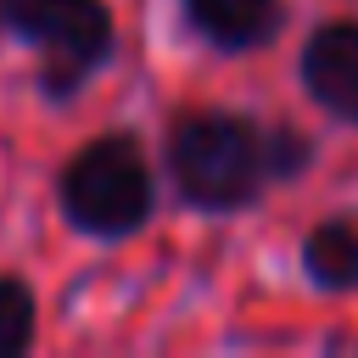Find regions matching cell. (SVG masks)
I'll use <instances>...</instances> for the list:
<instances>
[{"label": "cell", "instance_id": "277c9868", "mask_svg": "<svg viewBox=\"0 0 358 358\" xmlns=\"http://www.w3.org/2000/svg\"><path fill=\"white\" fill-rule=\"evenodd\" d=\"M302 84L324 112L358 123V22H324L302 45Z\"/></svg>", "mask_w": 358, "mask_h": 358}, {"label": "cell", "instance_id": "5b68a950", "mask_svg": "<svg viewBox=\"0 0 358 358\" xmlns=\"http://www.w3.org/2000/svg\"><path fill=\"white\" fill-rule=\"evenodd\" d=\"M185 11L224 50H252L280 28V0H185Z\"/></svg>", "mask_w": 358, "mask_h": 358}, {"label": "cell", "instance_id": "52a82bcc", "mask_svg": "<svg viewBox=\"0 0 358 358\" xmlns=\"http://www.w3.org/2000/svg\"><path fill=\"white\" fill-rule=\"evenodd\" d=\"M34 341V291L22 280H0V358Z\"/></svg>", "mask_w": 358, "mask_h": 358}, {"label": "cell", "instance_id": "6da1fadb", "mask_svg": "<svg viewBox=\"0 0 358 358\" xmlns=\"http://www.w3.org/2000/svg\"><path fill=\"white\" fill-rule=\"evenodd\" d=\"M308 162L296 129H257L241 112H190L168 140V168L196 207H246L268 179H285Z\"/></svg>", "mask_w": 358, "mask_h": 358}, {"label": "cell", "instance_id": "8992f818", "mask_svg": "<svg viewBox=\"0 0 358 358\" xmlns=\"http://www.w3.org/2000/svg\"><path fill=\"white\" fill-rule=\"evenodd\" d=\"M302 263L324 291H358V224L352 218H324L308 235Z\"/></svg>", "mask_w": 358, "mask_h": 358}, {"label": "cell", "instance_id": "7a4b0ae2", "mask_svg": "<svg viewBox=\"0 0 358 358\" xmlns=\"http://www.w3.org/2000/svg\"><path fill=\"white\" fill-rule=\"evenodd\" d=\"M62 213L84 235H129L151 213V168L129 134L90 140L62 168Z\"/></svg>", "mask_w": 358, "mask_h": 358}, {"label": "cell", "instance_id": "ba28073f", "mask_svg": "<svg viewBox=\"0 0 358 358\" xmlns=\"http://www.w3.org/2000/svg\"><path fill=\"white\" fill-rule=\"evenodd\" d=\"M0 11H6V0H0Z\"/></svg>", "mask_w": 358, "mask_h": 358}, {"label": "cell", "instance_id": "3957f363", "mask_svg": "<svg viewBox=\"0 0 358 358\" xmlns=\"http://www.w3.org/2000/svg\"><path fill=\"white\" fill-rule=\"evenodd\" d=\"M0 17L45 56L50 95H73L112 56V17L101 0H6Z\"/></svg>", "mask_w": 358, "mask_h": 358}]
</instances>
